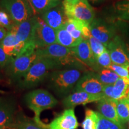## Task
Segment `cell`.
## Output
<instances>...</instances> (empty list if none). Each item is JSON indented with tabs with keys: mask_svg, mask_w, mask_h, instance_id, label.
Listing matches in <instances>:
<instances>
[{
	"mask_svg": "<svg viewBox=\"0 0 129 129\" xmlns=\"http://www.w3.org/2000/svg\"><path fill=\"white\" fill-rule=\"evenodd\" d=\"M91 35L106 46L117 35V27L103 19L95 18L90 24Z\"/></svg>",
	"mask_w": 129,
	"mask_h": 129,
	"instance_id": "cell-9",
	"label": "cell"
},
{
	"mask_svg": "<svg viewBox=\"0 0 129 129\" xmlns=\"http://www.w3.org/2000/svg\"><path fill=\"white\" fill-rule=\"evenodd\" d=\"M104 97L103 94H91L84 91H74L63 98L62 104L66 109H74L78 105L99 102Z\"/></svg>",
	"mask_w": 129,
	"mask_h": 129,
	"instance_id": "cell-14",
	"label": "cell"
},
{
	"mask_svg": "<svg viewBox=\"0 0 129 129\" xmlns=\"http://www.w3.org/2000/svg\"><path fill=\"white\" fill-rule=\"evenodd\" d=\"M16 104L13 98H0V129L11 128L15 120Z\"/></svg>",
	"mask_w": 129,
	"mask_h": 129,
	"instance_id": "cell-12",
	"label": "cell"
},
{
	"mask_svg": "<svg viewBox=\"0 0 129 129\" xmlns=\"http://www.w3.org/2000/svg\"><path fill=\"white\" fill-rule=\"evenodd\" d=\"M71 49L79 60L94 71L96 68V58L87 40H83L76 47Z\"/></svg>",
	"mask_w": 129,
	"mask_h": 129,
	"instance_id": "cell-17",
	"label": "cell"
},
{
	"mask_svg": "<svg viewBox=\"0 0 129 129\" xmlns=\"http://www.w3.org/2000/svg\"><path fill=\"white\" fill-rule=\"evenodd\" d=\"M83 71L78 69H58L50 72L46 79L47 86L58 97L64 98L75 88Z\"/></svg>",
	"mask_w": 129,
	"mask_h": 129,
	"instance_id": "cell-2",
	"label": "cell"
},
{
	"mask_svg": "<svg viewBox=\"0 0 129 129\" xmlns=\"http://www.w3.org/2000/svg\"><path fill=\"white\" fill-rule=\"evenodd\" d=\"M86 23L73 19H68L64 28L73 38L79 41L84 40L82 34L83 26Z\"/></svg>",
	"mask_w": 129,
	"mask_h": 129,
	"instance_id": "cell-23",
	"label": "cell"
},
{
	"mask_svg": "<svg viewBox=\"0 0 129 129\" xmlns=\"http://www.w3.org/2000/svg\"><path fill=\"white\" fill-rule=\"evenodd\" d=\"M99 124V116L96 111L86 108L85 111L84 120L82 122L83 129H98Z\"/></svg>",
	"mask_w": 129,
	"mask_h": 129,
	"instance_id": "cell-26",
	"label": "cell"
},
{
	"mask_svg": "<svg viewBox=\"0 0 129 129\" xmlns=\"http://www.w3.org/2000/svg\"><path fill=\"white\" fill-rule=\"evenodd\" d=\"M26 104L34 113V120L38 124L42 122L40 115L43 111L55 107L58 104L57 100L49 91L44 89L32 90L25 95Z\"/></svg>",
	"mask_w": 129,
	"mask_h": 129,
	"instance_id": "cell-4",
	"label": "cell"
},
{
	"mask_svg": "<svg viewBox=\"0 0 129 129\" xmlns=\"http://www.w3.org/2000/svg\"><path fill=\"white\" fill-rule=\"evenodd\" d=\"M35 14H39L41 15L47 10L53 8L60 3L57 0H28Z\"/></svg>",
	"mask_w": 129,
	"mask_h": 129,
	"instance_id": "cell-24",
	"label": "cell"
},
{
	"mask_svg": "<svg viewBox=\"0 0 129 129\" xmlns=\"http://www.w3.org/2000/svg\"><path fill=\"white\" fill-rule=\"evenodd\" d=\"M114 11L118 19L129 21V0H120L116 3Z\"/></svg>",
	"mask_w": 129,
	"mask_h": 129,
	"instance_id": "cell-27",
	"label": "cell"
},
{
	"mask_svg": "<svg viewBox=\"0 0 129 129\" xmlns=\"http://www.w3.org/2000/svg\"><path fill=\"white\" fill-rule=\"evenodd\" d=\"M37 56L51 59L57 66V70L62 68L78 69L87 71L88 67L79 60L71 48L65 47L55 43L47 47L35 50Z\"/></svg>",
	"mask_w": 129,
	"mask_h": 129,
	"instance_id": "cell-1",
	"label": "cell"
},
{
	"mask_svg": "<svg viewBox=\"0 0 129 129\" xmlns=\"http://www.w3.org/2000/svg\"><path fill=\"white\" fill-rule=\"evenodd\" d=\"M64 12L68 19H73L90 24L95 19V12L87 0H77L74 2L63 1Z\"/></svg>",
	"mask_w": 129,
	"mask_h": 129,
	"instance_id": "cell-7",
	"label": "cell"
},
{
	"mask_svg": "<svg viewBox=\"0 0 129 129\" xmlns=\"http://www.w3.org/2000/svg\"><path fill=\"white\" fill-rule=\"evenodd\" d=\"M96 76L104 85L114 84L120 78L115 72L108 68H100L94 71Z\"/></svg>",
	"mask_w": 129,
	"mask_h": 129,
	"instance_id": "cell-25",
	"label": "cell"
},
{
	"mask_svg": "<svg viewBox=\"0 0 129 129\" xmlns=\"http://www.w3.org/2000/svg\"><path fill=\"white\" fill-rule=\"evenodd\" d=\"M37 20V16L28 20L16 23L10 31L13 32L20 42L29 43L31 42L32 32Z\"/></svg>",
	"mask_w": 129,
	"mask_h": 129,
	"instance_id": "cell-18",
	"label": "cell"
},
{
	"mask_svg": "<svg viewBox=\"0 0 129 129\" xmlns=\"http://www.w3.org/2000/svg\"><path fill=\"white\" fill-rule=\"evenodd\" d=\"M87 41L96 59L107 49L106 46L103 43L93 37L92 35H91L88 38Z\"/></svg>",
	"mask_w": 129,
	"mask_h": 129,
	"instance_id": "cell-29",
	"label": "cell"
},
{
	"mask_svg": "<svg viewBox=\"0 0 129 129\" xmlns=\"http://www.w3.org/2000/svg\"><path fill=\"white\" fill-rule=\"evenodd\" d=\"M113 88H114V84L104 85V89H103V95L105 98L114 99Z\"/></svg>",
	"mask_w": 129,
	"mask_h": 129,
	"instance_id": "cell-35",
	"label": "cell"
},
{
	"mask_svg": "<svg viewBox=\"0 0 129 129\" xmlns=\"http://www.w3.org/2000/svg\"><path fill=\"white\" fill-rule=\"evenodd\" d=\"M8 33V31L6 29L0 26V43L4 40V38L6 37Z\"/></svg>",
	"mask_w": 129,
	"mask_h": 129,
	"instance_id": "cell-37",
	"label": "cell"
},
{
	"mask_svg": "<svg viewBox=\"0 0 129 129\" xmlns=\"http://www.w3.org/2000/svg\"><path fill=\"white\" fill-rule=\"evenodd\" d=\"M11 129H46L35 121L26 117L22 114L16 116Z\"/></svg>",
	"mask_w": 129,
	"mask_h": 129,
	"instance_id": "cell-20",
	"label": "cell"
},
{
	"mask_svg": "<svg viewBox=\"0 0 129 129\" xmlns=\"http://www.w3.org/2000/svg\"><path fill=\"white\" fill-rule=\"evenodd\" d=\"M98 102V112L101 115L107 120L115 123L116 124L124 127V124H122L117 114V106L118 101L104 98Z\"/></svg>",
	"mask_w": 129,
	"mask_h": 129,
	"instance_id": "cell-16",
	"label": "cell"
},
{
	"mask_svg": "<svg viewBox=\"0 0 129 129\" xmlns=\"http://www.w3.org/2000/svg\"><path fill=\"white\" fill-rule=\"evenodd\" d=\"M114 63L126 68L129 65V60L124 47L121 35H115L106 46Z\"/></svg>",
	"mask_w": 129,
	"mask_h": 129,
	"instance_id": "cell-13",
	"label": "cell"
},
{
	"mask_svg": "<svg viewBox=\"0 0 129 129\" xmlns=\"http://www.w3.org/2000/svg\"><path fill=\"white\" fill-rule=\"evenodd\" d=\"M117 114L122 124L129 120V98L118 101L117 106Z\"/></svg>",
	"mask_w": 129,
	"mask_h": 129,
	"instance_id": "cell-28",
	"label": "cell"
},
{
	"mask_svg": "<svg viewBox=\"0 0 129 129\" xmlns=\"http://www.w3.org/2000/svg\"><path fill=\"white\" fill-rule=\"evenodd\" d=\"M15 22L9 15V14L4 10H0V26L10 31L15 25Z\"/></svg>",
	"mask_w": 129,
	"mask_h": 129,
	"instance_id": "cell-31",
	"label": "cell"
},
{
	"mask_svg": "<svg viewBox=\"0 0 129 129\" xmlns=\"http://www.w3.org/2000/svg\"><path fill=\"white\" fill-rule=\"evenodd\" d=\"M128 129H129V120H128Z\"/></svg>",
	"mask_w": 129,
	"mask_h": 129,
	"instance_id": "cell-41",
	"label": "cell"
},
{
	"mask_svg": "<svg viewBox=\"0 0 129 129\" xmlns=\"http://www.w3.org/2000/svg\"><path fill=\"white\" fill-rule=\"evenodd\" d=\"M53 69L57 70V66L52 60L38 56L25 75L17 82L19 87L22 89L36 87L46 80Z\"/></svg>",
	"mask_w": 129,
	"mask_h": 129,
	"instance_id": "cell-3",
	"label": "cell"
},
{
	"mask_svg": "<svg viewBox=\"0 0 129 129\" xmlns=\"http://www.w3.org/2000/svg\"><path fill=\"white\" fill-rule=\"evenodd\" d=\"M126 68L127 69V71H128V75H129V65L127 66V67H126Z\"/></svg>",
	"mask_w": 129,
	"mask_h": 129,
	"instance_id": "cell-40",
	"label": "cell"
},
{
	"mask_svg": "<svg viewBox=\"0 0 129 129\" xmlns=\"http://www.w3.org/2000/svg\"><path fill=\"white\" fill-rule=\"evenodd\" d=\"M56 39L57 44L69 48L75 47L81 41L73 38L64 27L56 30Z\"/></svg>",
	"mask_w": 129,
	"mask_h": 129,
	"instance_id": "cell-21",
	"label": "cell"
},
{
	"mask_svg": "<svg viewBox=\"0 0 129 129\" xmlns=\"http://www.w3.org/2000/svg\"><path fill=\"white\" fill-rule=\"evenodd\" d=\"M20 41L17 39L15 34L9 31L4 40L0 43V46L8 56L13 57L14 50Z\"/></svg>",
	"mask_w": 129,
	"mask_h": 129,
	"instance_id": "cell-22",
	"label": "cell"
},
{
	"mask_svg": "<svg viewBox=\"0 0 129 129\" xmlns=\"http://www.w3.org/2000/svg\"><path fill=\"white\" fill-rule=\"evenodd\" d=\"M108 68L115 72L120 77L129 79V75L127 68L123 66L112 63Z\"/></svg>",
	"mask_w": 129,
	"mask_h": 129,
	"instance_id": "cell-33",
	"label": "cell"
},
{
	"mask_svg": "<svg viewBox=\"0 0 129 129\" xmlns=\"http://www.w3.org/2000/svg\"><path fill=\"white\" fill-rule=\"evenodd\" d=\"M89 3H91V4H94V5H98L100 4L103 2H104L106 0H87Z\"/></svg>",
	"mask_w": 129,
	"mask_h": 129,
	"instance_id": "cell-38",
	"label": "cell"
},
{
	"mask_svg": "<svg viewBox=\"0 0 129 129\" xmlns=\"http://www.w3.org/2000/svg\"><path fill=\"white\" fill-rule=\"evenodd\" d=\"M104 85L93 71H87L81 77L75 85L74 91H84L91 94H103Z\"/></svg>",
	"mask_w": 129,
	"mask_h": 129,
	"instance_id": "cell-10",
	"label": "cell"
},
{
	"mask_svg": "<svg viewBox=\"0 0 129 129\" xmlns=\"http://www.w3.org/2000/svg\"><path fill=\"white\" fill-rule=\"evenodd\" d=\"M96 68L93 72L100 68H108L112 64L110 54L107 49L96 58Z\"/></svg>",
	"mask_w": 129,
	"mask_h": 129,
	"instance_id": "cell-30",
	"label": "cell"
},
{
	"mask_svg": "<svg viewBox=\"0 0 129 129\" xmlns=\"http://www.w3.org/2000/svg\"><path fill=\"white\" fill-rule=\"evenodd\" d=\"M122 40H123L124 47L125 53H126L127 57L129 60V33H124L121 35Z\"/></svg>",
	"mask_w": 129,
	"mask_h": 129,
	"instance_id": "cell-36",
	"label": "cell"
},
{
	"mask_svg": "<svg viewBox=\"0 0 129 129\" xmlns=\"http://www.w3.org/2000/svg\"><path fill=\"white\" fill-rule=\"evenodd\" d=\"M64 1H68V2H74V1H77V0H64Z\"/></svg>",
	"mask_w": 129,
	"mask_h": 129,
	"instance_id": "cell-39",
	"label": "cell"
},
{
	"mask_svg": "<svg viewBox=\"0 0 129 129\" xmlns=\"http://www.w3.org/2000/svg\"><path fill=\"white\" fill-rule=\"evenodd\" d=\"M11 58L12 57L8 56L0 46V68H5L8 63L10 60Z\"/></svg>",
	"mask_w": 129,
	"mask_h": 129,
	"instance_id": "cell-34",
	"label": "cell"
},
{
	"mask_svg": "<svg viewBox=\"0 0 129 129\" xmlns=\"http://www.w3.org/2000/svg\"><path fill=\"white\" fill-rule=\"evenodd\" d=\"M46 129H77L79 123L74 109H65L48 124H40Z\"/></svg>",
	"mask_w": 129,
	"mask_h": 129,
	"instance_id": "cell-11",
	"label": "cell"
},
{
	"mask_svg": "<svg viewBox=\"0 0 129 129\" xmlns=\"http://www.w3.org/2000/svg\"><path fill=\"white\" fill-rule=\"evenodd\" d=\"M35 50L26 51L17 57L11 58L5 67L6 75L10 80L13 82H18L25 75L38 57Z\"/></svg>",
	"mask_w": 129,
	"mask_h": 129,
	"instance_id": "cell-5",
	"label": "cell"
},
{
	"mask_svg": "<svg viewBox=\"0 0 129 129\" xmlns=\"http://www.w3.org/2000/svg\"><path fill=\"white\" fill-rule=\"evenodd\" d=\"M114 99L117 101L129 98V79L120 77L114 84Z\"/></svg>",
	"mask_w": 129,
	"mask_h": 129,
	"instance_id": "cell-19",
	"label": "cell"
},
{
	"mask_svg": "<svg viewBox=\"0 0 129 129\" xmlns=\"http://www.w3.org/2000/svg\"><path fill=\"white\" fill-rule=\"evenodd\" d=\"M0 7L9 14L15 23L28 20L35 14L28 0H1Z\"/></svg>",
	"mask_w": 129,
	"mask_h": 129,
	"instance_id": "cell-6",
	"label": "cell"
},
{
	"mask_svg": "<svg viewBox=\"0 0 129 129\" xmlns=\"http://www.w3.org/2000/svg\"><path fill=\"white\" fill-rule=\"evenodd\" d=\"M98 112V111H97ZM98 113L99 116V124L98 129H125L124 127H121L115 123L109 121Z\"/></svg>",
	"mask_w": 129,
	"mask_h": 129,
	"instance_id": "cell-32",
	"label": "cell"
},
{
	"mask_svg": "<svg viewBox=\"0 0 129 129\" xmlns=\"http://www.w3.org/2000/svg\"><path fill=\"white\" fill-rule=\"evenodd\" d=\"M31 41L37 49L45 48L57 43L56 30L48 26L37 16V20L32 32Z\"/></svg>",
	"mask_w": 129,
	"mask_h": 129,
	"instance_id": "cell-8",
	"label": "cell"
},
{
	"mask_svg": "<svg viewBox=\"0 0 129 129\" xmlns=\"http://www.w3.org/2000/svg\"><path fill=\"white\" fill-rule=\"evenodd\" d=\"M40 17L47 25L56 30L64 27L68 20L62 4L48 10L41 14Z\"/></svg>",
	"mask_w": 129,
	"mask_h": 129,
	"instance_id": "cell-15",
	"label": "cell"
},
{
	"mask_svg": "<svg viewBox=\"0 0 129 129\" xmlns=\"http://www.w3.org/2000/svg\"><path fill=\"white\" fill-rule=\"evenodd\" d=\"M57 1H59V0H57Z\"/></svg>",
	"mask_w": 129,
	"mask_h": 129,
	"instance_id": "cell-42",
	"label": "cell"
}]
</instances>
